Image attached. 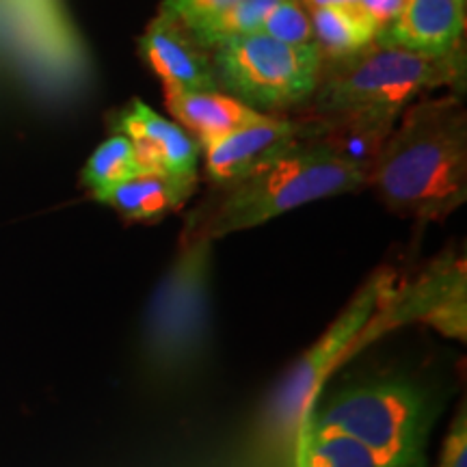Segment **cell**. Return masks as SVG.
Here are the masks:
<instances>
[{"label": "cell", "instance_id": "1", "mask_svg": "<svg viewBox=\"0 0 467 467\" xmlns=\"http://www.w3.org/2000/svg\"><path fill=\"white\" fill-rule=\"evenodd\" d=\"M385 208L443 221L467 200V110L457 93L411 102L368 171Z\"/></svg>", "mask_w": 467, "mask_h": 467}, {"label": "cell", "instance_id": "2", "mask_svg": "<svg viewBox=\"0 0 467 467\" xmlns=\"http://www.w3.org/2000/svg\"><path fill=\"white\" fill-rule=\"evenodd\" d=\"M463 74V48L446 57H424L372 44L350 57L323 63L317 91L301 110L329 124H353L389 134L409 104L426 91L459 85Z\"/></svg>", "mask_w": 467, "mask_h": 467}, {"label": "cell", "instance_id": "3", "mask_svg": "<svg viewBox=\"0 0 467 467\" xmlns=\"http://www.w3.org/2000/svg\"><path fill=\"white\" fill-rule=\"evenodd\" d=\"M441 402L409 379L372 377L320 389L303 429L364 446L389 467H429L426 443Z\"/></svg>", "mask_w": 467, "mask_h": 467}, {"label": "cell", "instance_id": "4", "mask_svg": "<svg viewBox=\"0 0 467 467\" xmlns=\"http://www.w3.org/2000/svg\"><path fill=\"white\" fill-rule=\"evenodd\" d=\"M366 186L368 171L340 159L314 134L243 182L221 189L217 200L191 214L184 232L217 243L307 203L348 195Z\"/></svg>", "mask_w": 467, "mask_h": 467}, {"label": "cell", "instance_id": "5", "mask_svg": "<svg viewBox=\"0 0 467 467\" xmlns=\"http://www.w3.org/2000/svg\"><path fill=\"white\" fill-rule=\"evenodd\" d=\"M213 247L210 238L184 232L178 255L151 292L143 350L161 375H180L206 353L213 331Z\"/></svg>", "mask_w": 467, "mask_h": 467}, {"label": "cell", "instance_id": "6", "mask_svg": "<svg viewBox=\"0 0 467 467\" xmlns=\"http://www.w3.org/2000/svg\"><path fill=\"white\" fill-rule=\"evenodd\" d=\"M208 50L219 89L265 115L306 107L323 72V57L314 44L288 46L260 31Z\"/></svg>", "mask_w": 467, "mask_h": 467}, {"label": "cell", "instance_id": "7", "mask_svg": "<svg viewBox=\"0 0 467 467\" xmlns=\"http://www.w3.org/2000/svg\"><path fill=\"white\" fill-rule=\"evenodd\" d=\"M394 279L396 273L392 268H379L372 273L334 323L327 327L325 334L312 344V348H307L279 379L268 400V422L277 433L285 437L299 433L320 389L337 366L353 358L355 342Z\"/></svg>", "mask_w": 467, "mask_h": 467}, {"label": "cell", "instance_id": "8", "mask_svg": "<svg viewBox=\"0 0 467 467\" xmlns=\"http://www.w3.org/2000/svg\"><path fill=\"white\" fill-rule=\"evenodd\" d=\"M420 323L437 334L465 344L467 340V262L459 251L448 249L420 268L416 275L396 277L355 342V350L399 329Z\"/></svg>", "mask_w": 467, "mask_h": 467}, {"label": "cell", "instance_id": "9", "mask_svg": "<svg viewBox=\"0 0 467 467\" xmlns=\"http://www.w3.org/2000/svg\"><path fill=\"white\" fill-rule=\"evenodd\" d=\"M318 121L314 117H282L266 115L260 121L238 128L223 137L202 141L203 173L221 189L243 182L258 169L271 165L295 148L314 137Z\"/></svg>", "mask_w": 467, "mask_h": 467}, {"label": "cell", "instance_id": "10", "mask_svg": "<svg viewBox=\"0 0 467 467\" xmlns=\"http://www.w3.org/2000/svg\"><path fill=\"white\" fill-rule=\"evenodd\" d=\"M115 134H124L137 150L148 173H167L173 178L200 180L202 145L178 121L165 119L139 98L110 115Z\"/></svg>", "mask_w": 467, "mask_h": 467}, {"label": "cell", "instance_id": "11", "mask_svg": "<svg viewBox=\"0 0 467 467\" xmlns=\"http://www.w3.org/2000/svg\"><path fill=\"white\" fill-rule=\"evenodd\" d=\"M139 55L162 80L165 93L221 91L210 50L165 11L145 28Z\"/></svg>", "mask_w": 467, "mask_h": 467}, {"label": "cell", "instance_id": "12", "mask_svg": "<svg viewBox=\"0 0 467 467\" xmlns=\"http://www.w3.org/2000/svg\"><path fill=\"white\" fill-rule=\"evenodd\" d=\"M465 7V0H402L375 44L424 57L452 55L463 48Z\"/></svg>", "mask_w": 467, "mask_h": 467}, {"label": "cell", "instance_id": "13", "mask_svg": "<svg viewBox=\"0 0 467 467\" xmlns=\"http://www.w3.org/2000/svg\"><path fill=\"white\" fill-rule=\"evenodd\" d=\"M200 180L173 178L167 173H143L96 197L132 223H159L195 195Z\"/></svg>", "mask_w": 467, "mask_h": 467}, {"label": "cell", "instance_id": "14", "mask_svg": "<svg viewBox=\"0 0 467 467\" xmlns=\"http://www.w3.org/2000/svg\"><path fill=\"white\" fill-rule=\"evenodd\" d=\"M165 102L173 119L200 143L223 137L266 117L225 91L165 93Z\"/></svg>", "mask_w": 467, "mask_h": 467}, {"label": "cell", "instance_id": "15", "mask_svg": "<svg viewBox=\"0 0 467 467\" xmlns=\"http://www.w3.org/2000/svg\"><path fill=\"white\" fill-rule=\"evenodd\" d=\"M309 17H312L314 46L323 57V63L370 48L383 28L359 5L309 9Z\"/></svg>", "mask_w": 467, "mask_h": 467}, {"label": "cell", "instance_id": "16", "mask_svg": "<svg viewBox=\"0 0 467 467\" xmlns=\"http://www.w3.org/2000/svg\"><path fill=\"white\" fill-rule=\"evenodd\" d=\"M143 173L148 171L139 161L130 139L124 137V134H113L89 156V161L83 167V173H80V180L96 200L102 192L115 189L117 184L128 182V180Z\"/></svg>", "mask_w": 467, "mask_h": 467}, {"label": "cell", "instance_id": "17", "mask_svg": "<svg viewBox=\"0 0 467 467\" xmlns=\"http://www.w3.org/2000/svg\"><path fill=\"white\" fill-rule=\"evenodd\" d=\"M296 467H389L364 446L337 435H320L309 429L296 433Z\"/></svg>", "mask_w": 467, "mask_h": 467}, {"label": "cell", "instance_id": "18", "mask_svg": "<svg viewBox=\"0 0 467 467\" xmlns=\"http://www.w3.org/2000/svg\"><path fill=\"white\" fill-rule=\"evenodd\" d=\"M282 0H238L223 14L206 22V25L189 31L203 48H213L225 39L241 37V35L258 33L265 25L266 16Z\"/></svg>", "mask_w": 467, "mask_h": 467}, {"label": "cell", "instance_id": "19", "mask_svg": "<svg viewBox=\"0 0 467 467\" xmlns=\"http://www.w3.org/2000/svg\"><path fill=\"white\" fill-rule=\"evenodd\" d=\"M260 33L288 46H312V17L301 0H282L266 16Z\"/></svg>", "mask_w": 467, "mask_h": 467}, {"label": "cell", "instance_id": "20", "mask_svg": "<svg viewBox=\"0 0 467 467\" xmlns=\"http://www.w3.org/2000/svg\"><path fill=\"white\" fill-rule=\"evenodd\" d=\"M238 0H162L161 11L180 22L186 31L206 25V22L223 14Z\"/></svg>", "mask_w": 467, "mask_h": 467}, {"label": "cell", "instance_id": "21", "mask_svg": "<svg viewBox=\"0 0 467 467\" xmlns=\"http://www.w3.org/2000/svg\"><path fill=\"white\" fill-rule=\"evenodd\" d=\"M437 467H467V409L465 400L461 402L457 416L448 426L446 440H443L440 465Z\"/></svg>", "mask_w": 467, "mask_h": 467}, {"label": "cell", "instance_id": "22", "mask_svg": "<svg viewBox=\"0 0 467 467\" xmlns=\"http://www.w3.org/2000/svg\"><path fill=\"white\" fill-rule=\"evenodd\" d=\"M358 5L375 17L379 25L385 26L396 14H399V9L402 7V0H359Z\"/></svg>", "mask_w": 467, "mask_h": 467}, {"label": "cell", "instance_id": "23", "mask_svg": "<svg viewBox=\"0 0 467 467\" xmlns=\"http://www.w3.org/2000/svg\"><path fill=\"white\" fill-rule=\"evenodd\" d=\"M309 9H323V7H342V5H358L359 0H301Z\"/></svg>", "mask_w": 467, "mask_h": 467}]
</instances>
